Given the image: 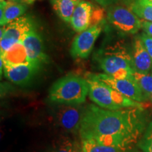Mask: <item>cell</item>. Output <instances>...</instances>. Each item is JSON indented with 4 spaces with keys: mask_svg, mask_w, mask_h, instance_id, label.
I'll return each mask as SVG.
<instances>
[{
    "mask_svg": "<svg viewBox=\"0 0 152 152\" xmlns=\"http://www.w3.org/2000/svg\"><path fill=\"white\" fill-rule=\"evenodd\" d=\"M96 60L100 68L111 77L118 79L133 77L132 56L125 49H108L98 54Z\"/></svg>",
    "mask_w": 152,
    "mask_h": 152,
    "instance_id": "obj_4",
    "label": "cell"
},
{
    "mask_svg": "<svg viewBox=\"0 0 152 152\" xmlns=\"http://www.w3.org/2000/svg\"><path fill=\"white\" fill-rule=\"evenodd\" d=\"M36 29L35 21L30 16H20L5 26V30L1 38L0 52L3 54L13 45L22 42L26 35Z\"/></svg>",
    "mask_w": 152,
    "mask_h": 152,
    "instance_id": "obj_5",
    "label": "cell"
},
{
    "mask_svg": "<svg viewBox=\"0 0 152 152\" xmlns=\"http://www.w3.org/2000/svg\"><path fill=\"white\" fill-rule=\"evenodd\" d=\"M82 147L83 152H125L120 148L104 145L88 140H83Z\"/></svg>",
    "mask_w": 152,
    "mask_h": 152,
    "instance_id": "obj_18",
    "label": "cell"
},
{
    "mask_svg": "<svg viewBox=\"0 0 152 152\" xmlns=\"http://www.w3.org/2000/svg\"><path fill=\"white\" fill-rule=\"evenodd\" d=\"M86 107L79 105L60 104L56 111V120L59 126L71 132L79 131Z\"/></svg>",
    "mask_w": 152,
    "mask_h": 152,
    "instance_id": "obj_9",
    "label": "cell"
},
{
    "mask_svg": "<svg viewBox=\"0 0 152 152\" xmlns=\"http://www.w3.org/2000/svg\"><path fill=\"white\" fill-rule=\"evenodd\" d=\"M147 1L149 3L151 4H152V0H147Z\"/></svg>",
    "mask_w": 152,
    "mask_h": 152,
    "instance_id": "obj_29",
    "label": "cell"
},
{
    "mask_svg": "<svg viewBox=\"0 0 152 152\" xmlns=\"http://www.w3.org/2000/svg\"><path fill=\"white\" fill-rule=\"evenodd\" d=\"M149 98L150 99H151V100L152 101V94H151V95H150V96H149Z\"/></svg>",
    "mask_w": 152,
    "mask_h": 152,
    "instance_id": "obj_30",
    "label": "cell"
},
{
    "mask_svg": "<svg viewBox=\"0 0 152 152\" xmlns=\"http://www.w3.org/2000/svg\"><path fill=\"white\" fill-rule=\"evenodd\" d=\"M94 7L89 1L81 0L72 16L71 23L72 28L77 33L87 30L92 25Z\"/></svg>",
    "mask_w": 152,
    "mask_h": 152,
    "instance_id": "obj_11",
    "label": "cell"
},
{
    "mask_svg": "<svg viewBox=\"0 0 152 152\" xmlns=\"http://www.w3.org/2000/svg\"><path fill=\"white\" fill-rule=\"evenodd\" d=\"M151 75H152V70H151Z\"/></svg>",
    "mask_w": 152,
    "mask_h": 152,
    "instance_id": "obj_32",
    "label": "cell"
},
{
    "mask_svg": "<svg viewBox=\"0 0 152 152\" xmlns=\"http://www.w3.org/2000/svg\"><path fill=\"white\" fill-rule=\"evenodd\" d=\"M81 0H51L53 9L57 16L66 23H71L75 7Z\"/></svg>",
    "mask_w": 152,
    "mask_h": 152,
    "instance_id": "obj_15",
    "label": "cell"
},
{
    "mask_svg": "<svg viewBox=\"0 0 152 152\" xmlns=\"http://www.w3.org/2000/svg\"><path fill=\"white\" fill-rule=\"evenodd\" d=\"M76 145L68 137H61L54 142L52 152H74Z\"/></svg>",
    "mask_w": 152,
    "mask_h": 152,
    "instance_id": "obj_20",
    "label": "cell"
},
{
    "mask_svg": "<svg viewBox=\"0 0 152 152\" xmlns=\"http://www.w3.org/2000/svg\"><path fill=\"white\" fill-rule=\"evenodd\" d=\"M92 1H96V2L98 3L99 4L106 7L113 5V4L117 2L118 0H92Z\"/></svg>",
    "mask_w": 152,
    "mask_h": 152,
    "instance_id": "obj_24",
    "label": "cell"
},
{
    "mask_svg": "<svg viewBox=\"0 0 152 152\" xmlns=\"http://www.w3.org/2000/svg\"><path fill=\"white\" fill-rule=\"evenodd\" d=\"M124 1H128V0H124Z\"/></svg>",
    "mask_w": 152,
    "mask_h": 152,
    "instance_id": "obj_31",
    "label": "cell"
},
{
    "mask_svg": "<svg viewBox=\"0 0 152 152\" xmlns=\"http://www.w3.org/2000/svg\"><path fill=\"white\" fill-rule=\"evenodd\" d=\"M39 68V66L33 64L17 66L4 65V73L5 77L11 83L21 85L30 81Z\"/></svg>",
    "mask_w": 152,
    "mask_h": 152,
    "instance_id": "obj_12",
    "label": "cell"
},
{
    "mask_svg": "<svg viewBox=\"0 0 152 152\" xmlns=\"http://www.w3.org/2000/svg\"><path fill=\"white\" fill-rule=\"evenodd\" d=\"M140 39H142L144 47H145L152 59V37L148 35L147 34L143 33L140 36Z\"/></svg>",
    "mask_w": 152,
    "mask_h": 152,
    "instance_id": "obj_22",
    "label": "cell"
},
{
    "mask_svg": "<svg viewBox=\"0 0 152 152\" xmlns=\"http://www.w3.org/2000/svg\"><path fill=\"white\" fill-rule=\"evenodd\" d=\"M34 1H35V0H21L22 2H24L25 4H31L32 2H33Z\"/></svg>",
    "mask_w": 152,
    "mask_h": 152,
    "instance_id": "obj_27",
    "label": "cell"
},
{
    "mask_svg": "<svg viewBox=\"0 0 152 152\" xmlns=\"http://www.w3.org/2000/svg\"><path fill=\"white\" fill-rule=\"evenodd\" d=\"M130 9L139 18L152 22V4L147 0H134L130 4Z\"/></svg>",
    "mask_w": 152,
    "mask_h": 152,
    "instance_id": "obj_17",
    "label": "cell"
},
{
    "mask_svg": "<svg viewBox=\"0 0 152 152\" xmlns=\"http://www.w3.org/2000/svg\"><path fill=\"white\" fill-rule=\"evenodd\" d=\"M133 78L137 83L142 92L146 96H149L152 94V75L149 73H141L134 71Z\"/></svg>",
    "mask_w": 152,
    "mask_h": 152,
    "instance_id": "obj_19",
    "label": "cell"
},
{
    "mask_svg": "<svg viewBox=\"0 0 152 152\" xmlns=\"http://www.w3.org/2000/svg\"><path fill=\"white\" fill-rule=\"evenodd\" d=\"M132 58L134 71L141 73H149L152 67V59L140 37H137L134 39Z\"/></svg>",
    "mask_w": 152,
    "mask_h": 152,
    "instance_id": "obj_13",
    "label": "cell"
},
{
    "mask_svg": "<svg viewBox=\"0 0 152 152\" xmlns=\"http://www.w3.org/2000/svg\"><path fill=\"white\" fill-rule=\"evenodd\" d=\"M125 152H144L143 151H140L137 149H132V148H130V149H127Z\"/></svg>",
    "mask_w": 152,
    "mask_h": 152,
    "instance_id": "obj_25",
    "label": "cell"
},
{
    "mask_svg": "<svg viewBox=\"0 0 152 152\" xmlns=\"http://www.w3.org/2000/svg\"><path fill=\"white\" fill-rule=\"evenodd\" d=\"M74 152H83V147L80 148L79 147L78 145H76V147H75V151Z\"/></svg>",
    "mask_w": 152,
    "mask_h": 152,
    "instance_id": "obj_26",
    "label": "cell"
},
{
    "mask_svg": "<svg viewBox=\"0 0 152 152\" xmlns=\"http://www.w3.org/2000/svg\"><path fill=\"white\" fill-rule=\"evenodd\" d=\"M138 147L144 152H152V123L138 142Z\"/></svg>",
    "mask_w": 152,
    "mask_h": 152,
    "instance_id": "obj_21",
    "label": "cell"
},
{
    "mask_svg": "<svg viewBox=\"0 0 152 152\" xmlns=\"http://www.w3.org/2000/svg\"><path fill=\"white\" fill-rule=\"evenodd\" d=\"M89 86L90 99L104 109L119 110L128 108L142 109L143 104L127 97L106 83L96 78L92 73H87L85 77Z\"/></svg>",
    "mask_w": 152,
    "mask_h": 152,
    "instance_id": "obj_3",
    "label": "cell"
},
{
    "mask_svg": "<svg viewBox=\"0 0 152 152\" xmlns=\"http://www.w3.org/2000/svg\"><path fill=\"white\" fill-rule=\"evenodd\" d=\"M7 1V4L3 16L0 18L1 26H7L9 23L22 16L28 8L27 5L25 3L9 1V0Z\"/></svg>",
    "mask_w": 152,
    "mask_h": 152,
    "instance_id": "obj_16",
    "label": "cell"
},
{
    "mask_svg": "<svg viewBox=\"0 0 152 152\" xmlns=\"http://www.w3.org/2000/svg\"><path fill=\"white\" fill-rule=\"evenodd\" d=\"M89 86L86 78L68 74L53 84L49 92V99L58 104L79 105L85 102Z\"/></svg>",
    "mask_w": 152,
    "mask_h": 152,
    "instance_id": "obj_2",
    "label": "cell"
},
{
    "mask_svg": "<svg viewBox=\"0 0 152 152\" xmlns=\"http://www.w3.org/2000/svg\"><path fill=\"white\" fill-rule=\"evenodd\" d=\"M0 1H3V0H0ZM9 1H17V2H21V0H9Z\"/></svg>",
    "mask_w": 152,
    "mask_h": 152,
    "instance_id": "obj_28",
    "label": "cell"
},
{
    "mask_svg": "<svg viewBox=\"0 0 152 152\" xmlns=\"http://www.w3.org/2000/svg\"><path fill=\"white\" fill-rule=\"evenodd\" d=\"M142 28L146 34L152 37V22L142 20Z\"/></svg>",
    "mask_w": 152,
    "mask_h": 152,
    "instance_id": "obj_23",
    "label": "cell"
},
{
    "mask_svg": "<svg viewBox=\"0 0 152 152\" xmlns=\"http://www.w3.org/2000/svg\"><path fill=\"white\" fill-rule=\"evenodd\" d=\"M107 18L110 23L123 33L134 34L142 28V20L130 9L123 6L111 5L107 10Z\"/></svg>",
    "mask_w": 152,
    "mask_h": 152,
    "instance_id": "obj_6",
    "label": "cell"
},
{
    "mask_svg": "<svg viewBox=\"0 0 152 152\" xmlns=\"http://www.w3.org/2000/svg\"><path fill=\"white\" fill-rule=\"evenodd\" d=\"M28 56L30 63L39 66L47 62L48 57L44 49L43 40L41 35L34 29L29 32L22 41Z\"/></svg>",
    "mask_w": 152,
    "mask_h": 152,
    "instance_id": "obj_10",
    "label": "cell"
},
{
    "mask_svg": "<svg viewBox=\"0 0 152 152\" xmlns=\"http://www.w3.org/2000/svg\"><path fill=\"white\" fill-rule=\"evenodd\" d=\"M102 27L96 24L75 36L70 53L74 58H87L92 52L94 43L102 33Z\"/></svg>",
    "mask_w": 152,
    "mask_h": 152,
    "instance_id": "obj_8",
    "label": "cell"
},
{
    "mask_svg": "<svg viewBox=\"0 0 152 152\" xmlns=\"http://www.w3.org/2000/svg\"><path fill=\"white\" fill-rule=\"evenodd\" d=\"M144 128L143 109L112 111L90 104L86 106L79 133L83 141H94L125 151L138 141Z\"/></svg>",
    "mask_w": 152,
    "mask_h": 152,
    "instance_id": "obj_1",
    "label": "cell"
},
{
    "mask_svg": "<svg viewBox=\"0 0 152 152\" xmlns=\"http://www.w3.org/2000/svg\"><path fill=\"white\" fill-rule=\"evenodd\" d=\"M93 75L131 99L139 102H142L147 99V96L133 77L118 79L106 73L93 74Z\"/></svg>",
    "mask_w": 152,
    "mask_h": 152,
    "instance_id": "obj_7",
    "label": "cell"
},
{
    "mask_svg": "<svg viewBox=\"0 0 152 152\" xmlns=\"http://www.w3.org/2000/svg\"><path fill=\"white\" fill-rule=\"evenodd\" d=\"M1 58L3 60L4 65L17 66L31 64L22 42L16 43L8 50L1 54Z\"/></svg>",
    "mask_w": 152,
    "mask_h": 152,
    "instance_id": "obj_14",
    "label": "cell"
}]
</instances>
